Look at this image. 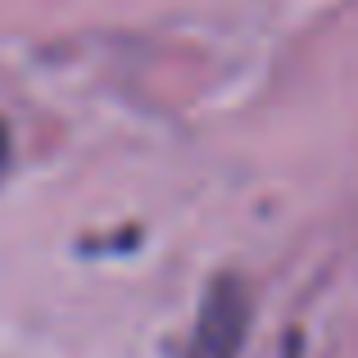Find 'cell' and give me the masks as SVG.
Wrapping results in <instances>:
<instances>
[{"instance_id": "6da1fadb", "label": "cell", "mask_w": 358, "mask_h": 358, "mask_svg": "<svg viewBox=\"0 0 358 358\" xmlns=\"http://www.w3.org/2000/svg\"><path fill=\"white\" fill-rule=\"evenodd\" d=\"M250 322H254L250 281L236 268L213 272L204 295H200V308L191 317V331H186L182 350L173 358H241Z\"/></svg>"}, {"instance_id": "7a4b0ae2", "label": "cell", "mask_w": 358, "mask_h": 358, "mask_svg": "<svg viewBox=\"0 0 358 358\" xmlns=\"http://www.w3.org/2000/svg\"><path fill=\"white\" fill-rule=\"evenodd\" d=\"M5 168H9V127L0 118V177H5Z\"/></svg>"}]
</instances>
